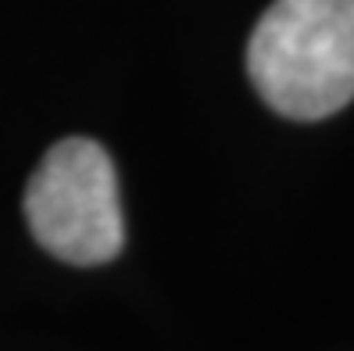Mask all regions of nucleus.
Returning a JSON list of instances; mask_svg holds the SVG:
<instances>
[{"mask_svg":"<svg viewBox=\"0 0 354 351\" xmlns=\"http://www.w3.org/2000/svg\"><path fill=\"white\" fill-rule=\"evenodd\" d=\"M26 219L32 237L61 262H111L126 226L108 151L86 136L57 140L26 187Z\"/></svg>","mask_w":354,"mask_h":351,"instance_id":"nucleus-2","label":"nucleus"},{"mask_svg":"<svg viewBox=\"0 0 354 351\" xmlns=\"http://www.w3.org/2000/svg\"><path fill=\"white\" fill-rule=\"evenodd\" d=\"M247 72L268 108L315 122L354 100V0H276L247 44Z\"/></svg>","mask_w":354,"mask_h":351,"instance_id":"nucleus-1","label":"nucleus"}]
</instances>
